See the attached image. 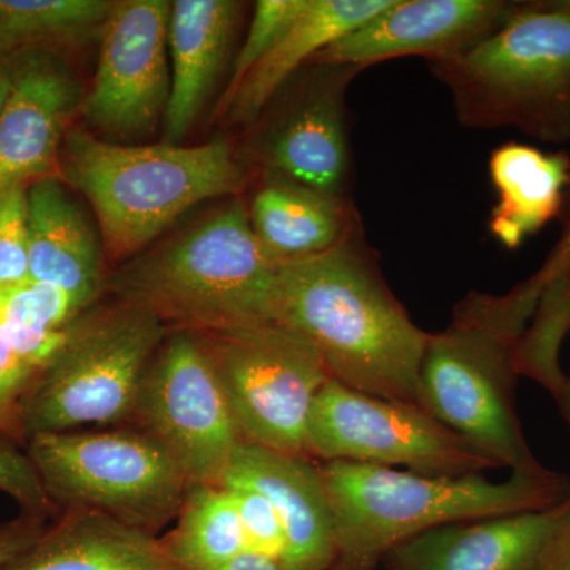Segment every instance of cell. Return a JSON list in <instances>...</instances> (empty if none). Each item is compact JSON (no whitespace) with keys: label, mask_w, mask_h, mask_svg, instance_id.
I'll use <instances>...</instances> for the list:
<instances>
[{"label":"cell","mask_w":570,"mask_h":570,"mask_svg":"<svg viewBox=\"0 0 570 570\" xmlns=\"http://www.w3.org/2000/svg\"><path fill=\"white\" fill-rule=\"evenodd\" d=\"M513 6L505 0H392L387 9L318 52L311 63L365 70L409 56L428 62L452 58L497 31Z\"/></svg>","instance_id":"14"},{"label":"cell","mask_w":570,"mask_h":570,"mask_svg":"<svg viewBox=\"0 0 570 570\" xmlns=\"http://www.w3.org/2000/svg\"><path fill=\"white\" fill-rule=\"evenodd\" d=\"M227 490L234 499L236 513L246 539V549L284 560L287 538H285L283 520L272 501L257 490L247 489V487H232Z\"/></svg>","instance_id":"30"},{"label":"cell","mask_w":570,"mask_h":570,"mask_svg":"<svg viewBox=\"0 0 570 570\" xmlns=\"http://www.w3.org/2000/svg\"><path fill=\"white\" fill-rule=\"evenodd\" d=\"M36 374L37 371L18 354L17 348L11 346L0 321V431L2 433L9 434L18 403Z\"/></svg>","instance_id":"32"},{"label":"cell","mask_w":570,"mask_h":570,"mask_svg":"<svg viewBox=\"0 0 570 570\" xmlns=\"http://www.w3.org/2000/svg\"><path fill=\"white\" fill-rule=\"evenodd\" d=\"M0 491L13 498L28 512L48 515L56 512L28 453L20 452L7 442H0Z\"/></svg>","instance_id":"31"},{"label":"cell","mask_w":570,"mask_h":570,"mask_svg":"<svg viewBox=\"0 0 570 570\" xmlns=\"http://www.w3.org/2000/svg\"><path fill=\"white\" fill-rule=\"evenodd\" d=\"M195 335L219 377L243 441L307 456L311 409L332 381L316 347L273 322Z\"/></svg>","instance_id":"9"},{"label":"cell","mask_w":570,"mask_h":570,"mask_svg":"<svg viewBox=\"0 0 570 570\" xmlns=\"http://www.w3.org/2000/svg\"><path fill=\"white\" fill-rule=\"evenodd\" d=\"M321 471L335 517L332 570H376L390 551L434 528L547 510L570 498V480L543 466L513 471L504 482L352 461H322Z\"/></svg>","instance_id":"2"},{"label":"cell","mask_w":570,"mask_h":570,"mask_svg":"<svg viewBox=\"0 0 570 570\" xmlns=\"http://www.w3.org/2000/svg\"><path fill=\"white\" fill-rule=\"evenodd\" d=\"M489 170L498 194L489 228L502 246L517 249L560 219L570 183V151L547 153L510 141L491 153Z\"/></svg>","instance_id":"23"},{"label":"cell","mask_w":570,"mask_h":570,"mask_svg":"<svg viewBox=\"0 0 570 570\" xmlns=\"http://www.w3.org/2000/svg\"><path fill=\"white\" fill-rule=\"evenodd\" d=\"M428 67L461 126L570 142V0L515 2L497 31Z\"/></svg>","instance_id":"6"},{"label":"cell","mask_w":570,"mask_h":570,"mask_svg":"<svg viewBox=\"0 0 570 570\" xmlns=\"http://www.w3.org/2000/svg\"><path fill=\"white\" fill-rule=\"evenodd\" d=\"M29 273L89 309L104 294L102 249L88 214L58 176L28 187Z\"/></svg>","instance_id":"19"},{"label":"cell","mask_w":570,"mask_h":570,"mask_svg":"<svg viewBox=\"0 0 570 570\" xmlns=\"http://www.w3.org/2000/svg\"><path fill=\"white\" fill-rule=\"evenodd\" d=\"M47 513L22 510L17 519L0 524V570L9 568L47 530Z\"/></svg>","instance_id":"33"},{"label":"cell","mask_w":570,"mask_h":570,"mask_svg":"<svg viewBox=\"0 0 570 570\" xmlns=\"http://www.w3.org/2000/svg\"><path fill=\"white\" fill-rule=\"evenodd\" d=\"M0 118V194L58 176L61 145L78 108L80 81L48 50L18 52Z\"/></svg>","instance_id":"15"},{"label":"cell","mask_w":570,"mask_h":570,"mask_svg":"<svg viewBox=\"0 0 570 570\" xmlns=\"http://www.w3.org/2000/svg\"><path fill=\"white\" fill-rule=\"evenodd\" d=\"M309 0H261L255 3L254 17L232 67L230 82L223 97V105L230 100L246 75L276 47L284 33L295 24L306 10Z\"/></svg>","instance_id":"28"},{"label":"cell","mask_w":570,"mask_h":570,"mask_svg":"<svg viewBox=\"0 0 570 570\" xmlns=\"http://www.w3.org/2000/svg\"><path fill=\"white\" fill-rule=\"evenodd\" d=\"M543 285L535 272L505 295L471 292L456 303L448 328L430 333L420 367L428 414L512 472L542 466L517 414L515 351Z\"/></svg>","instance_id":"3"},{"label":"cell","mask_w":570,"mask_h":570,"mask_svg":"<svg viewBox=\"0 0 570 570\" xmlns=\"http://www.w3.org/2000/svg\"><path fill=\"white\" fill-rule=\"evenodd\" d=\"M542 570H570V517L554 540Z\"/></svg>","instance_id":"36"},{"label":"cell","mask_w":570,"mask_h":570,"mask_svg":"<svg viewBox=\"0 0 570 570\" xmlns=\"http://www.w3.org/2000/svg\"><path fill=\"white\" fill-rule=\"evenodd\" d=\"M129 425L159 442L189 485H220L242 433L200 340L170 330L146 367Z\"/></svg>","instance_id":"11"},{"label":"cell","mask_w":570,"mask_h":570,"mask_svg":"<svg viewBox=\"0 0 570 570\" xmlns=\"http://www.w3.org/2000/svg\"><path fill=\"white\" fill-rule=\"evenodd\" d=\"M168 332L141 307L96 303L67 326L62 346L37 371L9 436L26 444L37 434L129 425L146 367Z\"/></svg>","instance_id":"7"},{"label":"cell","mask_w":570,"mask_h":570,"mask_svg":"<svg viewBox=\"0 0 570 570\" xmlns=\"http://www.w3.org/2000/svg\"><path fill=\"white\" fill-rule=\"evenodd\" d=\"M29 279L28 187H13L0 194V291Z\"/></svg>","instance_id":"29"},{"label":"cell","mask_w":570,"mask_h":570,"mask_svg":"<svg viewBox=\"0 0 570 570\" xmlns=\"http://www.w3.org/2000/svg\"><path fill=\"white\" fill-rule=\"evenodd\" d=\"M110 0H0V50L85 45L102 36Z\"/></svg>","instance_id":"25"},{"label":"cell","mask_w":570,"mask_h":570,"mask_svg":"<svg viewBox=\"0 0 570 570\" xmlns=\"http://www.w3.org/2000/svg\"><path fill=\"white\" fill-rule=\"evenodd\" d=\"M560 219L562 223L560 239L538 269L543 283L557 276L570 275V183Z\"/></svg>","instance_id":"34"},{"label":"cell","mask_w":570,"mask_h":570,"mask_svg":"<svg viewBox=\"0 0 570 570\" xmlns=\"http://www.w3.org/2000/svg\"><path fill=\"white\" fill-rule=\"evenodd\" d=\"M557 403L560 404L562 415H564L566 420H568V423H570V376H568L564 392H562V395L560 400L557 401Z\"/></svg>","instance_id":"38"},{"label":"cell","mask_w":570,"mask_h":570,"mask_svg":"<svg viewBox=\"0 0 570 570\" xmlns=\"http://www.w3.org/2000/svg\"><path fill=\"white\" fill-rule=\"evenodd\" d=\"M11 92V70L10 66L6 67L0 63V118L6 110V105L9 102Z\"/></svg>","instance_id":"37"},{"label":"cell","mask_w":570,"mask_h":570,"mask_svg":"<svg viewBox=\"0 0 570 570\" xmlns=\"http://www.w3.org/2000/svg\"><path fill=\"white\" fill-rule=\"evenodd\" d=\"M217 570H287V568H285L284 561L281 558L245 550L225 562Z\"/></svg>","instance_id":"35"},{"label":"cell","mask_w":570,"mask_h":570,"mask_svg":"<svg viewBox=\"0 0 570 570\" xmlns=\"http://www.w3.org/2000/svg\"><path fill=\"white\" fill-rule=\"evenodd\" d=\"M570 517V498L535 512L444 524L385 557L389 570H542Z\"/></svg>","instance_id":"16"},{"label":"cell","mask_w":570,"mask_h":570,"mask_svg":"<svg viewBox=\"0 0 570 570\" xmlns=\"http://www.w3.org/2000/svg\"><path fill=\"white\" fill-rule=\"evenodd\" d=\"M570 332V275L547 281L530 324L515 351L519 376L542 385L554 400L564 392L568 376L561 370V346Z\"/></svg>","instance_id":"26"},{"label":"cell","mask_w":570,"mask_h":570,"mask_svg":"<svg viewBox=\"0 0 570 570\" xmlns=\"http://www.w3.org/2000/svg\"><path fill=\"white\" fill-rule=\"evenodd\" d=\"M170 13L167 0L115 2L96 77L81 104L86 122L104 140H138L164 121L171 91Z\"/></svg>","instance_id":"13"},{"label":"cell","mask_w":570,"mask_h":570,"mask_svg":"<svg viewBox=\"0 0 570 570\" xmlns=\"http://www.w3.org/2000/svg\"><path fill=\"white\" fill-rule=\"evenodd\" d=\"M26 453L59 512L99 510L156 535L176 520L189 487L167 450L132 425L37 434Z\"/></svg>","instance_id":"8"},{"label":"cell","mask_w":570,"mask_h":570,"mask_svg":"<svg viewBox=\"0 0 570 570\" xmlns=\"http://www.w3.org/2000/svg\"><path fill=\"white\" fill-rule=\"evenodd\" d=\"M277 264L243 198L142 250L107 275L104 294L141 307L170 330L204 333L272 321Z\"/></svg>","instance_id":"4"},{"label":"cell","mask_w":570,"mask_h":570,"mask_svg":"<svg viewBox=\"0 0 570 570\" xmlns=\"http://www.w3.org/2000/svg\"><path fill=\"white\" fill-rule=\"evenodd\" d=\"M85 311L58 285L28 283L0 291V318L6 324L62 332Z\"/></svg>","instance_id":"27"},{"label":"cell","mask_w":570,"mask_h":570,"mask_svg":"<svg viewBox=\"0 0 570 570\" xmlns=\"http://www.w3.org/2000/svg\"><path fill=\"white\" fill-rule=\"evenodd\" d=\"M360 71L354 66L309 63L294 75L254 124L253 163L264 174L348 197L346 94Z\"/></svg>","instance_id":"12"},{"label":"cell","mask_w":570,"mask_h":570,"mask_svg":"<svg viewBox=\"0 0 570 570\" xmlns=\"http://www.w3.org/2000/svg\"><path fill=\"white\" fill-rule=\"evenodd\" d=\"M261 245L276 264L328 253L362 232L351 198L264 174L247 206Z\"/></svg>","instance_id":"20"},{"label":"cell","mask_w":570,"mask_h":570,"mask_svg":"<svg viewBox=\"0 0 570 570\" xmlns=\"http://www.w3.org/2000/svg\"><path fill=\"white\" fill-rule=\"evenodd\" d=\"M569 428H570V423H569Z\"/></svg>","instance_id":"39"},{"label":"cell","mask_w":570,"mask_h":570,"mask_svg":"<svg viewBox=\"0 0 570 570\" xmlns=\"http://www.w3.org/2000/svg\"><path fill=\"white\" fill-rule=\"evenodd\" d=\"M59 174L91 204L105 250L127 262L206 200L239 197L245 164L225 138L198 146H130L85 130L63 140Z\"/></svg>","instance_id":"5"},{"label":"cell","mask_w":570,"mask_h":570,"mask_svg":"<svg viewBox=\"0 0 570 570\" xmlns=\"http://www.w3.org/2000/svg\"><path fill=\"white\" fill-rule=\"evenodd\" d=\"M306 453L322 461L404 466L433 478H463L499 468L423 409L366 395L335 379L314 400Z\"/></svg>","instance_id":"10"},{"label":"cell","mask_w":570,"mask_h":570,"mask_svg":"<svg viewBox=\"0 0 570 570\" xmlns=\"http://www.w3.org/2000/svg\"><path fill=\"white\" fill-rule=\"evenodd\" d=\"M160 539L179 570H217L247 550L234 499L220 485L187 487L176 527Z\"/></svg>","instance_id":"24"},{"label":"cell","mask_w":570,"mask_h":570,"mask_svg":"<svg viewBox=\"0 0 570 570\" xmlns=\"http://www.w3.org/2000/svg\"><path fill=\"white\" fill-rule=\"evenodd\" d=\"M3 570H179L163 539L92 509H63Z\"/></svg>","instance_id":"21"},{"label":"cell","mask_w":570,"mask_h":570,"mask_svg":"<svg viewBox=\"0 0 570 570\" xmlns=\"http://www.w3.org/2000/svg\"><path fill=\"white\" fill-rule=\"evenodd\" d=\"M390 3L392 0H309L302 17L223 105L228 121L253 127L285 82L309 66L318 52L373 20Z\"/></svg>","instance_id":"22"},{"label":"cell","mask_w":570,"mask_h":570,"mask_svg":"<svg viewBox=\"0 0 570 570\" xmlns=\"http://www.w3.org/2000/svg\"><path fill=\"white\" fill-rule=\"evenodd\" d=\"M220 487H247L272 501L287 538L283 560L287 570L333 569L335 517L317 460L243 442Z\"/></svg>","instance_id":"17"},{"label":"cell","mask_w":570,"mask_h":570,"mask_svg":"<svg viewBox=\"0 0 570 570\" xmlns=\"http://www.w3.org/2000/svg\"><path fill=\"white\" fill-rule=\"evenodd\" d=\"M243 9L235 0L171 2V91L164 116L167 145H179L205 110L230 55Z\"/></svg>","instance_id":"18"},{"label":"cell","mask_w":570,"mask_h":570,"mask_svg":"<svg viewBox=\"0 0 570 570\" xmlns=\"http://www.w3.org/2000/svg\"><path fill=\"white\" fill-rule=\"evenodd\" d=\"M272 321L313 344L340 384L423 409L430 333L390 291L363 232L328 253L277 264Z\"/></svg>","instance_id":"1"}]
</instances>
